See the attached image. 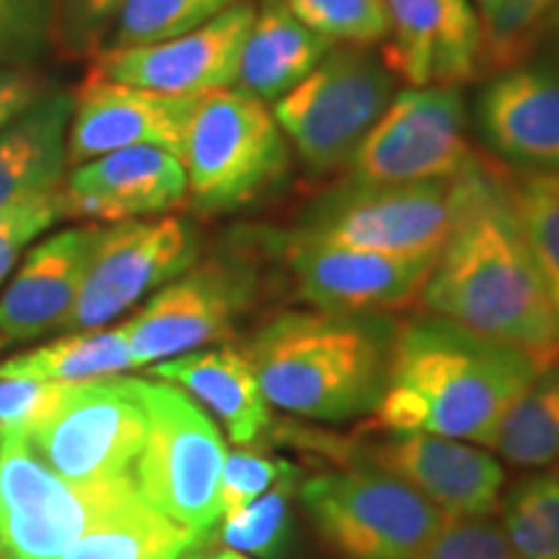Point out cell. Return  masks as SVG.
Instances as JSON below:
<instances>
[{
  "instance_id": "obj_1",
  "label": "cell",
  "mask_w": 559,
  "mask_h": 559,
  "mask_svg": "<svg viewBox=\"0 0 559 559\" xmlns=\"http://www.w3.org/2000/svg\"><path fill=\"white\" fill-rule=\"evenodd\" d=\"M419 296L428 313L559 366V321L510 181L477 156L451 179L449 234Z\"/></svg>"
},
{
  "instance_id": "obj_2",
  "label": "cell",
  "mask_w": 559,
  "mask_h": 559,
  "mask_svg": "<svg viewBox=\"0 0 559 559\" xmlns=\"http://www.w3.org/2000/svg\"><path fill=\"white\" fill-rule=\"evenodd\" d=\"M526 349L425 313L396 326L376 419L389 432H425L492 449L515 400L539 379Z\"/></svg>"
},
{
  "instance_id": "obj_3",
  "label": "cell",
  "mask_w": 559,
  "mask_h": 559,
  "mask_svg": "<svg viewBox=\"0 0 559 559\" xmlns=\"http://www.w3.org/2000/svg\"><path fill=\"white\" fill-rule=\"evenodd\" d=\"M396 326L376 317L285 311L254 334L247 355L270 407L345 423L379 407Z\"/></svg>"
},
{
  "instance_id": "obj_4",
  "label": "cell",
  "mask_w": 559,
  "mask_h": 559,
  "mask_svg": "<svg viewBox=\"0 0 559 559\" xmlns=\"http://www.w3.org/2000/svg\"><path fill=\"white\" fill-rule=\"evenodd\" d=\"M145 440L132 479L140 498L166 519L213 534L221 521L226 443L207 412L166 381L138 379Z\"/></svg>"
},
{
  "instance_id": "obj_5",
  "label": "cell",
  "mask_w": 559,
  "mask_h": 559,
  "mask_svg": "<svg viewBox=\"0 0 559 559\" xmlns=\"http://www.w3.org/2000/svg\"><path fill=\"white\" fill-rule=\"evenodd\" d=\"M181 164L187 198L207 213H226L275 190L290 169V145L272 104L230 86L200 96Z\"/></svg>"
},
{
  "instance_id": "obj_6",
  "label": "cell",
  "mask_w": 559,
  "mask_h": 559,
  "mask_svg": "<svg viewBox=\"0 0 559 559\" xmlns=\"http://www.w3.org/2000/svg\"><path fill=\"white\" fill-rule=\"evenodd\" d=\"M394 73L370 47L337 45L272 104V115L304 166L324 174L347 166L394 99Z\"/></svg>"
},
{
  "instance_id": "obj_7",
  "label": "cell",
  "mask_w": 559,
  "mask_h": 559,
  "mask_svg": "<svg viewBox=\"0 0 559 559\" xmlns=\"http://www.w3.org/2000/svg\"><path fill=\"white\" fill-rule=\"evenodd\" d=\"M298 500L342 559H423L445 521L423 495L370 466L317 474Z\"/></svg>"
},
{
  "instance_id": "obj_8",
  "label": "cell",
  "mask_w": 559,
  "mask_h": 559,
  "mask_svg": "<svg viewBox=\"0 0 559 559\" xmlns=\"http://www.w3.org/2000/svg\"><path fill=\"white\" fill-rule=\"evenodd\" d=\"M135 492L132 477L73 485L32 451L24 430L0 432V559H60Z\"/></svg>"
},
{
  "instance_id": "obj_9",
  "label": "cell",
  "mask_w": 559,
  "mask_h": 559,
  "mask_svg": "<svg viewBox=\"0 0 559 559\" xmlns=\"http://www.w3.org/2000/svg\"><path fill=\"white\" fill-rule=\"evenodd\" d=\"M24 436L32 451L73 485L128 479L145 440L138 379L62 383L58 400Z\"/></svg>"
},
{
  "instance_id": "obj_10",
  "label": "cell",
  "mask_w": 559,
  "mask_h": 559,
  "mask_svg": "<svg viewBox=\"0 0 559 559\" xmlns=\"http://www.w3.org/2000/svg\"><path fill=\"white\" fill-rule=\"evenodd\" d=\"M449 223L451 179L415 185L349 179L313 202L293 236L381 254H436Z\"/></svg>"
},
{
  "instance_id": "obj_11",
  "label": "cell",
  "mask_w": 559,
  "mask_h": 559,
  "mask_svg": "<svg viewBox=\"0 0 559 559\" xmlns=\"http://www.w3.org/2000/svg\"><path fill=\"white\" fill-rule=\"evenodd\" d=\"M200 239L174 215L102 228L66 332L104 330L198 262Z\"/></svg>"
},
{
  "instance_id": "obj_12",
  "label": "cell",
  "mask_w": 559,
  "mask_h": 559,
  "mask_svg": "<svg viewBox=\"0 0 559 559\" xmlns=\"http://www.w3.org/2000/svg\"><path fill=\"white\" fill-rule=\"evenodd\" d=\"M464 99L453 86H407L347 160L349 179L376 185L449 181L477 156L464 132Z\"/></svg>"
},
{
  "instance_id": "obj_13",
  "label": "cell",
  "mask_w": 559,
  "mask_h": 559,
  "mask_svg": "<svg viewBox=\"0 0 559 559\" xmlns=\"http://www.w3.org/2000/svg\"><path fill=\"white\" fill-rule=\"evenodd\" d=\"M257 272L236 257L194 262L122 324L135 368L205 349L234 330L254 300Z\"/></svg>"
},
{
  "instance_id": "obj_14",
  "label": "cell",
  "mask_w": 559,
  "mask_h": 559,
  "mask_svg": "<svg viewBox=\"0 0 559 559\" xmlns=\"http://www.w3.org/2000/svg\"><path fill=\"white\" fill-rule=\"evenodd\" d=\"M254 3L241 0L198 29L153 45L104 50L91 73L174 96H200L236 86Z\"/></svg>"
},
{
  "instance_id": "obj_15",
  "label": "cell",
  "mask_w": 559,
  "mask_h": 559,
  "mask_svg": "<svg viewBox=\"0 0 559 559\" xmlns=\"http://www.w3.org/2000/svg\"><path fill=\"white\" fill-rule=\"evenodd\" d=\"M436 254H381L332 247L290 236L285 260L296 277L298 296L317 311L373 317L400 309L423 293Z\"/></svg>"
},
{
  "instance_id": "obj_16",
  "label": "cell",
  "mask_w": 559,
  "mask_h": 559,
  "mask_svg": "<svg viewBox=\"0 0 559 559\" xmlns=\"http://www.w3.org/2000/svg\"><path fill=\"white\" fill-rule=\"evenodd\" d=\"M358 466H370L400 479L445 519L492 515L500 508L506 479L498 459L479 445L425 432H391L383 443L360 451Z\"/></svg>"
},
{
  "instance_id": "obj_17",
  "label": "cell",
  "mask_w": 559,
  "mask_h": 559,
  "mask_svg": "<svg viewBox=\"0 0 559 559\" xmlns=\"http://www.w3.org/2000/svg\"><path fill=\"white\" fill-rule=\"evenodd\" d=\"M194 96H174L91 73L73 94L68 130V164L79 166L104 153L153 145L181 158Z\"/></svg>"
},
{
  "instance_id": "obj_18",
  "label": "cell",
  "mask_w": 559,
  "mask_h": 559,
  "mask_svg": "<svg viewBox=\"0 0 559 559\" xmlns=\"http://www.w3.org/2000/svg\"><path fill=\"white\" fill-rule=\"evenodd\" d=\"M383 62L412 88L453 86L481 70V26L474 0H379Z\"/></svg>"
},
{
  "instance_id": "obj_19",
  "label": "cell",
  "mask_w": 559,
  "mask_h": 559,
  "mask_svg": "<svg viewBox=\"0 0 559 559\" xmlns=\"http://www.w3.org/2000/svg\"><path fill=\"white\" fill-rule=\"evenodd\" d=\"M62 198L68 218L96 226L156 218L187 198V171L169 151L132 145L73 166Z\"/></svg>"
},
{
  "instance_id": "obj_20",
  "label": "cell",
  "mask_w": 559,
  "mask_h": 559,
  "mask_svg": "<svg viewBox=\"0 0 559 559\" xmlns=\"http://www.w3.org/2000/svg\"><path fill=\"white\" fill-rule=\"evenodd\" d=\"M102 226L66 228L39 241L0 293V337L26 342L66 330Z\"/></svg>"
},
{
  "instance_id": "obj_21",
  "label": "cell",
  "mask_w": 559,
  "mask_h": 559,
  "mask_svg": "<svg viewBox=\"0 0 559 559\" xmlns=\"http://www.w3.org/2000/svg\"><path fill=\"white\" fill-rule=\"evenodd\" d=\"M479 124L502 158L528 171H559V75L547 68H510L479 96Z\"/></svg>"
},
{
  "instance_id": "obj_22",
  "label": "cell",
  "mask_w": 559,
  "mask_h": 559,
  "mask_svg": "<svg viewBox=\"0 0 559 559\" xmlns=\"http://www.w3.org/2000/svg\"><path fill=\"white\" fill-rule=\"evenodd\" d=\"M156 379L174 383L202 409L218 417L236 445H257L272 430V412L247 349L210 347L179 355L151 368Z\"/></svg>"
},
{
  "instance_id": "obj_23",
  "label": "cell",
  "mask_w": 559,
  "mask_h": 559,
  "mask_svg": "<svg viewBox=\"0 0 559 559\" xmlns=\"http://www.w3.org/2000/svg\"><path fill=\"white\" fill-rule=\"evenodd\" d=\"M70 91H47L0 130V207L62 190L68 177Z\"/></svg>"
},
{
  "instance_id": "obj_24",
  "label": "cell",
  "mask_w": 559,
  "mask_h": 559,
  "mask_svg": "<svg viewBox=\"0 0 559 559\" xmlns=\"http://www.w3.org/2000/svg\"><path fill=\"white\" fill-rule=\"evenodd\" d=\"M332 47L337 45L300 24L283 0H260L243 41L236 88L275 104L296 88Z\"/></svg>"
},
{
  "instance_id": "obj_25",
  "label": "cell",
  "mask_w": 559,
  "mask_h": 559,
  "mask_svg": "<svg viewBox=\"0 0 559 559\" xmlns=\"http://www.w3.org/2000/svg\"><path fill=\"white\" fill-rule=\"evenodd\" d=\"M213 534L166 519L140 492L111 508L60 559H202Z\"/></svg>"
},
{
  "instance_id": "obj_26",
  "label": "cell",
  "mask_w": 559,
  "mask_h": 559,
  "mask_svg": "<svg viewBox=\"0 0 559 559\" xmlns=\"http://www.w3.org/2000/svg\"><path fill=\"white\" fill-rule=\"evenodd\" d=\"M135 370L122 324L111 330L70 332L50 345L0 362V379H26L47 383H79Z\"/></svg>"
},
{
  "instance_id": "obj_27",
  "label": "cell",
  "mask_w": 559,
  "mask_h": 559,
  "mask_svg": "<svg viewBox=\"0 0 559 559\" xmlns=\"http://www.w3.org/2000/svg\"><path fill=\"white\" fill-rule=\"evenodd\" d=\"M492 449L515 466L542 469L559 459V366L542 370L508 409Z\"/></svg>"
},
{
  "instance_id": "obj_28",
  "label": "cell",
  "mask_w": 559,
  "mask_h": 559,
  "mask_svg": "<svg viewBox=\"0 0 559 559\" xmlns=\"http://www.w3.org/2000/svg\"><path fill=\"white\" fill-rule=\"evenodd\" d=\"M296 489L298 469L247 506L223 513L215 526V542L247 557L280 559L290 544Z\"/></svg>"
},
{
  "instance_id": "obj_29",
  "label": "cell",
  "mask_w": 559,
  "mask_h": 559,
  "mask_svg": "<svg viewBox=\"0 0 559 559\" xmlns=\"http://www.w3.org/2000/svg\"><path fill=\"white\" fill-rule=\"evenodd\" d=\"M502 531L519 559H559V472H539L510 489Z\"/></svg>"
},
{
  "instance_id": "obj_30",
  "label": "cell",
  "mask_w": 559,
  "mask_h": 559,
  "mask_svg": "<svg viewBox=\"0 0 559 559\" xmlns=\"http://www.w3.org/2000/svg\"><path fill=\"white\" fill-rule=\"evenodd\" d=\"M510 194L559 321V171H526Z\"/></svg>"
},
{
  "instance_id": "obj_31",
  "label": "cell",
  "mask_w": 559,
  "mask_h": 559,
  "mask_svg": "<svg viewBox=\"0 0 559 559\" xmlns=\"http://www.w3.org/2000/svg\"><path fill=\"white\" fill-rule=\"evenodd\" d=\"M241 0H122L107 50L164 41L198 29Z\"/></svg>"
},
{
  "instance_id": "obj_32",
  "label": "cell",
  "mask_w": 559,
  "mask_h": 559,
  "mask_svg": "<svg viewBox=\"0 0 559 559\" xmlns=\"http://www.w3.org/2000/svg\"><path fill=\"white\" fill-rule=\"evenodd\" d=\"M300 24L332 45L373 47L386 37L379 0H283Z\"/></svg>"
},
{
  "instance_id": "obj_33",
  "label": "cell",
  "mask_w": 559,
  "mask_h": 559,
  "mask_svg": "<svg viewBox=\"0 0 559 559\" xmlns=\"http://www.w3.org/2000/svg\"><path fill=\"white\" fill-rule=\"evenodd\" d=\"M60 32V0H0V70L29 68Z\"/></svg>"
},
{
  "instance_id": "obj_34",
  "label": "cell",
  "mask_w": 559,
  "mask_h": 559,
  "mask_svg": "<svg viewBox=\"0 0 559 559\" xmlns=\"http://www.w3.org/2000/svg\"><path fill=\"white\" fill-rule=\"evenodd\" d=\"M60 218H68L62 190L0 207V285L16 270L26 247Z\"/></svg>"
},
{
  "instance_id": "obj_35",
  "label": "cell",
  "mask_w": 559,
  "mask_h": 559,
  "mask_svg": "<svg viewBox=\"0 0 559 559\" xmlns=\"http://www.w3.org/2000/svg\"><path fill=\"white\" fill-rule=\"evenodd\" d=\"M423 559H519L506 531L489 515L445 519L432 536Z\"/></svg>"
},
{
  "instance_id": "obj_36",
  "label": "cell",
  "mask_w": 559,
  "mask_h": 559,
  "mask_svg": "<svg viewBox=\"0 0 559 559\" xmlns=\"http://www.w3.org/2000/svg\"><path fill=\"white\" fill-rule=\"evenodd\" d=\"M290 472H296V466L283 459H267L251 451L226 453L221 474V510L228 513V510L247 506Z\"/></svg>"
},
{
  "instance_id": "obj_37",
  "label": "cell",
  "mask_w": 559,
  "mask_h": 559,
  "mask_svg": "<svg viewBox=\"0 0 559 559\" xmlns=\"http://www.w3.org/2000/svg\"><path fill=\"white\" fill-rule=\"evenodd\" d=\"M62 383L0 379V432L26 430L58 400Z\"/></svg>"
},
{
  "instance_id": "obj_38",
  "label": "cell",
  "mask_w": 559,
  "mask_h": 559,
  "mask_svg": "<svg viewBox=\"0 0 559 559\" xmlns=\"http://www.w3.org/2000/svg\"><path fill=\"white\" fill-rule=\"evenodd\" d=\"M122 0H60V32L75 50L99 45Z\"/></svg>"
},
{
  "instance_id": "obj_39",
  "label": "cell",
  "mask_w": 559,
  "mask_h": 559,
  "mask_svg": "<svg viewBox=\"0 0 559 559\" xmlns=\"http://www.w3.org/2000/svg\"><path fill=\"white\" fill-rule=\"evenodd\" d=\"M45 81L29 68H5L0 70V130L16 120L34 102L41 99Z\"/></svg>"
},
{
  "instance_id": "obj_40",
  "label": "cell",
  "mask_w": 559,
  "mask_h": 559,
  "mask_svg": "<svg viewBox=\"0 0 559 559\" xmlns=\"http://www.w3.org/2000/svg\"><path fill=\"white\" fill-rule=\"evenodd\" d=\"M202 559H251V557H247V555H239V551H234V549H215V551H207L205 557Z\"/></svg>"
},
{
  "instance_id": "obj_41",
  "label": "cell",
  "mask_w": 559,
  "mask_h": 559,
  "mask_svg": "<svg viewBox=\"0 0 559 559\" xmlns=\"http://www.w3.org/2000/svg\"><path fill=\"white\" fill-rule=\"evenodd\" d=\"M523 3H528L531 9H536V11H542V13H547V16H551V11L557 9L559 0H523Z\"/></svg>"
},
{
  "instance_id": "obj_42",
  "label": "cell",
  "mask_w": 559,
  "mask_h": 559,
  "mask_svg": "<svg viewBox=\"0 0 559 559\" xmlns=\"http://www.w3.org/2000/svg\"><path fill=\"white\" fill-rule=\"evenodd\" d=\"M547 29H551L559 37V3H557V9L551 11V16H549V24H547Z\"/></svg>"
},
{
  "instance_id": "obj_43",
  "label": "cell",
  "mask_w": 559,
  "mask_h": 559,
  "mask_svg": "<svg viewBox=\"0 0 559 559\" xmlns=\"http://www.w3.org/2000/svg\"><path fill=\"white\" fill-rule=\"evenodd\" d=\"M5 345H9V340H5V337H0V349H3Z\"/></svg>"
},
{
  "instance_id": "obj_44",
  "label": "cell",
  "mask_w": 559,
  "mask_h": 559,
  "mask_svg": "<svg viewBox=\"0 0 559 559\" xmlns=\"http://www.w3.org/2000/svg\"><path fill=\"white\" fill-rule=\"evenodd\" d=\"M474 3H477V0H474Z\"/></svg>"
}]
</instances>
